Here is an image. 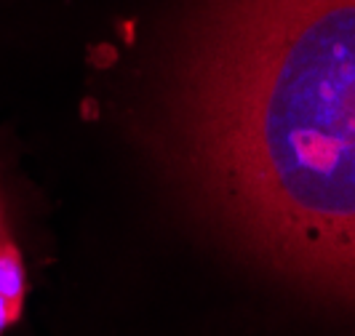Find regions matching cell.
<instances>
[{
	"instance_id": "3",
	"label": "cell",
	"mask_w": 355,
	"mask_h": 336,
	"mask_svg": "<svg viewBox=\"0 0 355 336\" xmlns=\"http://www.w3.org/2000/svg\"><path fill=\"white\" fill-rule=\"evenodd\" d=\"M0 224H3V211H0Z\"/></svg>"
},
{
	"instance_id": "2",
	"label": "cell",
	"mask_w": 355,
	"mask_h": 336,
	"mask_svg": "<svg viewBox=\"0 0 355 336\" xmlns=\"http://www.w3.org/2000/svg\"><path fill=\"white\" fill-rule=\"evenodd\" d=\"M19 312H21V304L6 299V297L0 294V331H3V328H8V326L19 318Z\"/></svg>"
},
{
	"instance_id": "1",
	"label": "cell",
	"mask_w": 355,
	"mask_h": 336,
	"mask_svg": "<svg viewBox=\"0 0 355 336\" xmlns=\"http://www.w3.org/2000/svg\"><path fill=\"white\" fill-rule=\"evenodd\" d=\"M171 125L190 182L243 246L355 304V0H198Z\"/></svg>"
}]
</instances>
